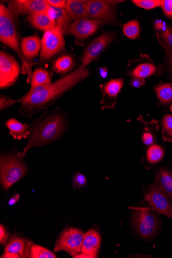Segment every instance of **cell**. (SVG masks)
Wrapping results in <instances>:
<instances>
[{
	"instance_id": "obj_11",
	"label": "cell",
	"mask_w": 172,
	"mask_h": 258,
	"mask_svg": "<svg viewBox=\"0 0 172 258\" xmlns=\"http://www.w3.org/2000/svg\"><path fill=\"white\" fill-rule=\"evenodd\" d=\"M105 24V22L99 19H79L72 22L70 33L76 37V44L83 45L87 39Z\"/></svg>"
},
{
	"instance_id": "obj_13",
	"label": "cell",
	"mask_w": 172,
	"mask_h": 258,
	"mask_svg": "<svg viewBox=\"0 0 172 258\" xmlns=\"http://www.w3.org/2000/svg\"><path fill=\"white\" fill-rule=\"evenodd\" d=\"M124 83V79L119 78L100 85L102 95L100 102L102 110L115 109L119 93Z\"/></svg>"
},
{
	"instance_id": "obj_28",
	"label": "cell",
	"mask_w": 172,
	"mask_h": 258,
	"mask_svg": "<svg viewBox=\"0 0 172 258\" xmlns=\"http://www.w3.org/2000/svg\"><path fill=\"white\" fill-rule=\"evenodd\" d=\"M155 91L159 101L164 105L172 102V83H163L156 87Z\"/></svg>"
},
{
	"instance_id": "obj_7",
	"label": "cell",
	"mask_w": 172,
	"mask_h": 258,
	"mask_svg": "<svg viewBox=\"0 0 172 258\" xmlns=\"http://www.w3.org/2000/svg\"><path fill=\"white\" fill-rule=\"evenodd\" d=\"M85 233L81 230L75 228L65 229L57 241L54 251L64 250L73 257L82 252V247Z\"/></svg>"
},
{
	"instance_id": "obj_37",
	"label": "cell",
	"mask_w": 172,
	"mask_h": 258,
	"mask_svg": "<svg viewBox=\"0 0 172 258\" xmlns=\"http://www.w3.org/2000/svg\"><path fill=\"white\" fill-rule=\"evenodd\" d=\"M160 7L164 14L172 19V0H161Z\"/></svg>"
},
{
	"instance_id": "obj_3",
	"label": "cell",
	"mask_w": 172,
	"mask_h": 258,
	"mask_svg": "<svg viewBox=\"0 0 172 258\" xmlns=\"http://www.w3.org/2000/svg\"><path fill=\"white\" fill-rule=\"evenodd\" d=\"M16 18L8 8L3 4H0V41L17 54L21 62L22 74L27 75V83H30L33 63L28 61L22 53Z\"/></svg>"
},
{
	"instance_id": "obj_22",
	"label": "cell",
	"mask_w": 172,
	"mask_h": 258,
	"mask_svg": "<svg viewBox=\"0 0 172 258\" xmlns=\"http://www.w3.org/2000/svg\"><path fill=\"white\" fill-rule=\"evenodd\" d=\"M6 126L9 129L10 134L16 140L28 138L31 133V127L22 123L14 118H11L6 123Z\"/></svg>"
},
{
	"instance_id": "obj_40",
	"label": "cell",
	"mask_w": 172,
	"mask_h": 258,
	"mask_svg": "<svg viewBox=\"0 0 172 258\" xmlns=\"http://www.w3.org/2000/svg\"><path fill=\"white\" fill-rule=\"evenodd\" d=\"M145 84L144 79L138 78H132L130 85L132 87L139 88Z\"/></svg>"
},
{
	"instance_id": "obj_1",
	"label": "cell",
	"mask_w": 172,
	"mask_h": 258,
	"mask_svg": "<svg viewBox=\"0 0 172 258\" xmlns=\"http://www.w3.org/2000/svg\"><path fill=\"white\" fill-rule=\"evenodd\" d=\"M89 74L87 66L81 64L73 72L53 83L30 89L18 100L21 115L31 119L36 112L52 106L67 92L86 79Z\"/></svg>"
},
{
	"instance_id": "obj_21",
	"label": "cell",
	"mask_w": 172,
	"mask_h": 258,
	"mask_svg": "<svg viewBox=\"0 0 172 258\" xmlns=\"http://www.w3.org/2000/svg\"><path fill=\"white\" fill-rule=\"evenodd\" d=\"M47 14L52 20L56 21V25L63 27L65 34H71L72 20L65 9L56 8L50 6Z\"/></svg>"
},
{
	"instance_id": "obj_32",
	"label": "cell",
	"mask_w": 172,
	"mask_h": 258,
	"mask_svg": "<svg viewBox=\"0 0 172 258\" xmlns=\"http://www.w3.org/2000/svg\"><path fill=\"white\" fill-rule=\"evenodd\" d=\"M157 34L160 44L164 45L172 52V26H166L164 30Z\"/></svg>"
},
{
	"instance_id": "obj_10",
	"label": "cell",
	"mask_w": 172,
	"mask_h": 258,
	"mask_svg": "<svg viewBox=\"0 0 172 258\" xmlns=\"http://www.w3.org/2000/svg\"><path fill=\"white\" fill-rule=\"evenodd\" d=\"M145 200L159 214L163 215L172 220V199L153 183L144 196Z\"/></svg>"
},
{
	"instance_id": "obj_38",
	"label": "cell",
	"mask_w": 172,
	"mask_h": 258,
	"mask_svg": "<svg viewBox=\"0 0 172 258\" xmlns=\"http://www.w3.org/2000/svg\"><path fill=\"white\" fill-rule=\"evenodd\" d=\"M9 234L5 227L3 225H0V244L2 245H5L9 238Z\"/></svg>"
},
{
	"instance_id": "obj_14",
	"label": "cell",
	"mask_w": 172,
	"mask_h": 258,
	"mask_svg": "<svg viewBox=\"0 0 172 258\" xmlns=\"http://www.w3.org/2000/svg\"><path fill=\"white\" fill-rule=\"evenodd\" d=\"M31 240L15 237L8 243L4 252L18 255L20 257H29L30 249L33 245Z\"/></svg>"
},
{
	"instance_id": "obj_6",
	"label": "cell",
	"mask_w": 172,
	"mask_h": 258,
	"mask_svg": "<svg viewBox=\"0 0 172 258\" xmlns=\"http://www.w3.org/2000/svg\"><path fill=\"white\" fill-rule=\"evenodd\" d=\"M65 32L63 27L59 25L52 30L44 32L41 40V48L39 60L35 64L51 60L57 55L66 50Z\"/></svg>"
},
{
	"instance_id": "obj_4",
	"label": "cell",
	"mask_w": 172,
	"mask_h": 258,
	"mask_svg": "<svg viewBox=\"0 0 172 258\" xmlns=\"http://www.w3.org/2000/svg\"><path fill=\"white\" fill-rule=\"evenodd\" d=\"M133 209V222L139 235L147 240L155 238L161 226L159 214L152 207H136Z\"/></svg>"
},
{
	"instance_id": "obj_29",
	"label": "cell",
	"mask_w": 172,
	"mask_h": 258,
	"mask_svg": "<svg viewBox=\"0 0 172 258\" xmlns=\"http://www.w3.org/2000/svg\"><path fill=\"white\" fill-rule=\"evenodd\" d=\"M162 136L166 142L172 143V115L165 114L160 122Z\"/></svg>"
},
{
	"instance_id": "obj_18",
	"label": "cell",
	"mask_w": 172,
	"mask_h": 258,
	"mask_svg": "<svg viewBox=\"0 0 172 258\" xmlns=\"http://www.w3.org/2000/svg\"><path fill=\"white\" fill-rule=\"evenodd\" d=\"M65 9L72 20L89 18L88 7L84 1L68 0Z\"/></svg>"
},
{
	"instance_id": "obj_34",
	"label": "cell",
	"mask_w": 172,
	"mask_h": 258,
	"mask_svg": "<svg viewBox=\"0 0 172 258\" xmlns=\"http://www.w3.org/2000/svg\"><path fill=\"white\" fill-rule=\"evenodd\" d=\"M26 1H18V0H12L8 1V9L16 18L24 15L23 6Z\"/></svg>"
},
{
	"instance_id": "obj_31",
	"label": "cell",
	"mask_w": 172,
	"mask_h": 258,
	"mask_svg": "<svg viewBox=\"0 0 172 258\" xmlns=\"http://www.w3.org/2000/svg\"><path fill=\"white\" fill-rule=\"evenodd\" d=\"M29 257L30 258H56L57 256L50 250L41 246L32 245Z\"/></svg>"
},
{
	"instance_id": "obj_27",
	"label": "cell",
	"mask_w": 172,
	"mask_h": 258,
	"mask_svg": "<svg viewBox=\"0 0 172 258\" xmlns=\"http://www.w3.org/2000/svg\"><path fill=\"white\" fill-rule=\"evenodd\" d=\"M164 156V150L163 147L155 144L147 148L146 160L150 165H155L162 160Z\"/></svg>"
},
{
	"instance_id": "obj_36",
	"label": "cell",
	"mask_w": 172,
	"mask_h": 258,
	"mask_svg": "<svg viewBox=\"0 0 172 258\" xmlns=\"http://www.w3.org/2000/svg\"><path fill=\"white\" fill-rule=\"evenodd\" d=\"M18 101L13 99L9 96L2 95L0 97V109L5 110L13 106Z\"/></svg>"
},
{
	"instance_id": "obj_39",
	"label": "cell",
	"mask_w": 172,
	"mask_h": 258,
	"mask_svg": "<svg viewBox=\"0 0 172 258\" xmlns=\"http://www.w3.org/2000/svg\"><path fill=\"white\" fill-rule=\"evenodd\" d=\"M48 4L56 8L65 9L67 1L65 0H47Z\"/></svg>"
},
{
	"instance_id": "obj_8",
	"label": "cell",
	"mask_w": 172,
	"mask_h": 258,
	"mask_svg": "<svg viewBox=\"0 0 172 258\" xmlns=\"http://www.w3.org/2000/svg\"><path fill=\"white\" fill-rule=\"evenodd\" d=\"M84 2L88 7L89 18L101 20L112 25L118 23L117 7L119 2L108 0Z\"/></svg>"
},
{
	"instance_id": "obj_24",
	"label": "cell",
	"mask_w": 172,
	"mask_h": 258,
	"mask_svg": "<svg viewBox=\"0 0 172 258\" xmlns=\"http://www.w3.org/2000/svg\"><path fill=\"white\" fill-rule=\"evenodd\" d=\"M50 7V6L44 0H28L23 4V13L24 15L28 16L40 13H47Z\"/></svg>"
},
{
	"instance_id": "obj_19",
	"label": "cell",
	"mask_w": 172,
	"mask_h": 258,
	"mask_svg": "<svg viewBox=\"0 0 172 258\" xmlns=\"http://www.w3.org/2000/svg\"><path fill=\"white\" fill-rule=\"evenodd\" d=\"M30 24L36 29L47 31L53 29L56 26V21L52 20L47 13H40L28 16Z\"/></svg>"
},
{
	"instance_id": "obj_41",
	"label": "cell",
	"mask_w": 172,
	"mask_h": 258,
	"mask_svg": "<svg viewBox=\"0 0 172 258\" xmlns=\"http://www.w3.org/2000/svg\"><path fill=\"white\" fill-rule=\"evenodd\" d=\"M161 45L165 51V55L170 67V72L172 74V52L168 50L164 45L162 44H161Z\"/></svg>"
},
{
	"instance_id": "obj_35",
	"label": "cell",
	"mask_w": 172,
	"mask_h": 258,
	"mask_svg": "<svg viewBox=\"0 0 172 258\" xmlns=\"http://www.w3.org/2000/svg\"><path fill=\"white\" fill-rule=\"evenodd\" d=\"M87 180L85 176L80 173H76L73 176V186L74 188H81L86 186Z\"/></svg>"
},
{
	"instance_id": "obj_20",
	"label": "cell",
	"mask_w": 172,
	"mask_h": 258,
	"mask_svg": "<svg viewBox=\"0 0 172 258\" xmlns=\"http://www.w3.org/2000/svg\"><path fill=\"white\" fill-rule=\"evenodd\" d=\"M165 194L172 198V171L164 168H159L153 182Z\"/></svg>"
},
{
	"instance_id": "obj_42",
	"label": "cell",
	"mask_w": 172,
	"mask_h": 258,
	"mask_svg": "<svg viewBox=\"0 0 172 258\" xmlns=\"http://www.w3.org/2000/svg\"><path fill=\"white\" fill-rule=\"evenodd\" d=\"M97 73L103 79L107 77L108 74V69L106 67H101L98 68Z\"/></svg>"
},
{
	"instance_id": "obj_43",
	"label": "cell",
	"mask_w": 172,
	"mask_h": 258,
	"mask_svg": "<svg viewBox=\"0 0 172 258\" xmlns=\"http://www.w3.org/2000/svg\"><path fill=\"white\" fill-rule=\"evenodd\" d=\"M19 195H15L13 197H12L10 200L9 203L10 206L14 205L18 202L20 199Z\"/></svg>"
},
{
	"instance_id": "obj_30",
	"label": "cell",
	"mask_w": 172,
	"mask_h": 258,
	"mask_svg": "<svg viewBox=\"0 0 172 258\" xmlns=\"http://www.w3.org/2000/svg\"><path fill=\"white\" fill-rule=\"evenodd\" d=\"M125 35L131 39H136L140 34V25L138 21L132 20L126 23L123 28Z\"/></svg>"
},
{
	"instance_id": "obj_9",
	"label": "cell",
	"mask_w": 172,
	"mask_h": 258,
	"mask_svg": "<svg viewBox=\"0 0 172 258\" xmlns=\"http://www.w3.org/2000/svg\"><path fill=\"white\" fill-rule=\"evenodd\" d=\"M21 67L15 57L10 53L0 52V88H8L17 81Z\"/></svg>"
},
{
	"instance_id": "obj_17",
	"label": "cell",
	"mask_w": 172,
	"mask_h": 258,
	"mask_svg": "<svg viewBox=\"0 0 172 258\" xmlns=\"http://www.w3.org/2000/svg\"><path fill=\"white\" fill-rule=\"evenodd\" d=\"M138 120L143 125L141 133V139L143 144L145 146L149 147L155 144L157 141V134L159 128L158 121L147 122L144 120L141 115L138 117Z\"/></svg>"
},
{
	"instance_id": "obj_33",
	"label": "cell",
	"mask_w": 172,
	"mask_h": 258,
	"mask_svg": "<svg viewBox=\"0 0 172 258\" xmlns=\"http://www.w3.org/2000/svg\"><path fill=\"white\" fill-rule=\"evenodd\" d=\"M132 2L139 8L152 10L160 7L161 0H133Z\"/></svg>"
},
{
	"instance_id": "obj_25",
	"label": "cell",
	"mask_w": 172,
	"mask_h": 258,
	"mask_svg": "<svg viewBox=\"0 0 172 258\" xmlns=\"http://www.w3.org/2000/svg\"><path fill=\"white\" fill-rule=\"evenodd\" d=\"M157 70L156 67L152 63H143L139 64L135 68L128 76L132 78L145 79L154 75Z\"/></svg>"
},
{
	"instance_id": "obj_26",
	"label": "cell",
	"mask_w": 172,
	"mask_h": 258,
	"mask_svg": "<svg viewBox=\"0 0 172 258\" xmlns=\"http://www.w3.org/2000/svg\"><path fill=\"white\" fill-rule=\"evenodd\" d=\"M51 83V77L44 69L39 68L33 72L31 89L43 86Z\"/></svg>"
},
{
	"instance_id": "obj_12",
	"label": "cell",
	"mask_w": 172,
	"mask_h": 258,
	"mask_svg": "<svg viewBox=\"0 0 172 258\" xmlns=\"http://www.w3.org/2000/svg\"><path fill=\"white\" fill-rule=\"evenodd\" d=\"M116 34L106 32L96 37L86 46L82 57V64L87 66L95 60L115 39Z\"/></svg>"
},
{
	"instance_id": "obj_23",
	"label": "cell",
	"mask_w": 172,
	"mask_h": 258,
	"mask_svg": "<svg viewBox=\"0 0 172 258\" xmlns=\"http://www.w3.org/2000/svg\"><path fill=\"white\" fill-rule=\"evenodd\" d=\"M75 59L69 54H65L53 61L52 68L53 71L59 75H65L75 67Z\"/></svg>"
},
{
	"instance_id": "obj_5",
	"label": "cell",
	"mask_w": 172,
	"mask_h": 258,
	"mask_svg": "<svg viewBox=\"0 0 172 258\" xmlns=\"http://www.w3.org/2000/svg\"><path fill=\"white\" fill-rule=\"evenodd\" d=\"M22 159L18 154L1 155L0 178L5 191L27 174L28 168Z\"/></svg>"
},
{
	"instance_id": "obj_15",
	"label": "cell",
	"mask_w": 172,
	"mask_h": 258,
	"mask_svg": "<svg viewBox=\"0 0 172 258\" xmlns=\"http://www.w3.org/2000/svg\"><path fill=\"white\" fill-rule=\"evenodd\" d=\"M101 237L95 229H90L85 234L82 247V252L91 256H97L101 245Z\"/></svg>"
},
{
	"instance_id": "obj_16",
	"label": "cell",
	"mask_w": 172,
	"mask_h": 258,
	"mask_svg": "<svg viewBox=\"0 0 172 258\" xmlns=\"http://www.w3.org/2000/svg\"><path fill=\"white\" fill-rule=\"evenodd\" d=\"M21 47L24 57L31 62L38 55L41 48V40L36 35L23 37Z\"/></svg>"
},
{
	"instance_id": "obj_2",
	"label": "cell",
	"mask_w": 172,
	"mask_h": 258,
	"mask_svg": "<svg viewBox=\"0 0 172 258\" xmlns=\"http://www.w3.org/2000/svg\"><path fill=\"white\" fill-rule=\"evenodd\" d=\"M66 117L61 112H45L37 120L32 123L31 133L28 137L27 147L19 157L23 158L33 147L39 148L55 142L65 130Z\"/></svg>"
}]
</instances>
